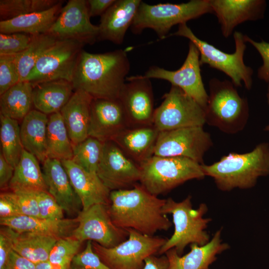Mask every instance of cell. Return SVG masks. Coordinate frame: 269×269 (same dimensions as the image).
Returning <instances> with one entry per match:
<instances>
[{
	"instance_id": "cell-44",
	"label": "cell",
	"mask_w": 269,
	"mask_h": 269,
	"mask_svg": "<svg viewBox=\"0 0 269 269\" xmlns=\"http://www.w3.org/2000/svg\"><path fill=\"white\" fill-rule=\"evenodd\" d=\"M18 232L5 226L0 230V269H3L10 254L13 251L14 242Z\"/></svg>"
},
{
	"instance_id": "cell-14",
	"label": "cell",
	"mask_w": 269,
	"mask_h": 269,
	"mask_svg": "<svg viewBox=\"0 0 269 269\" xmlns=\"http://www.w3.org/2000/svg\"><path fill=\"white\" fill-rule=\"evenodd\" d=\"M200 53L191 42L186 58L181 67L175 71L166 70L156 66L149 68L143 77L164 80L180 88L196 100L205 110L208 94L207 93L201 75Z\"/></svg>"
},
{
	"instance_id": "cell-33",
	"label": "cell",
	"mask_w": 269,
	"mask_h": 269,
	"mask_svg": "<svg viewBox=\"0 0 269 269\" xmlns=\"http://www.w3.org/2000/svg\"><path fill=\"white\" fill-rule=\"evenodd\" d=\"M47 131V158L60 160L71 159L73 146L60 112L48 118Z\"/></svg>"
},
{
	"instance_id": "cell-11",
	"label": "cell",
	"mask_w": 269,
	"mask_h": 269,
	"mask_svg": "<svg viewBox=\"0 0 269 269\" xmlns=\"http://www.w3.org/2000/svg\"><path fill=\"white\" fill-rule=\"evenodd\" d=\"M85 45L73 40H57L41 56L24 81L32 85L65 80L72 82Z\"/></svg>"
},
{
	"instance_id": "cell-36",
	"label": "cell",
	"mask_w": 269,
	"mask_h": 269,
	"mask_svg": "<svg viewBox=\"0 0 269 269\" xmlns=\"http://www.w3.org/2000/svg\"><path fill=\"white\" fill-rule=\"evenodd\" d=\"M104 142L88 136L83 141L73 146L72 160L87 171L97 173L101 159Z\"/></svg>"
},
{
	"instance_id": "cell-8",
	"label": "cell",
	"mask_w": 269,
	"mask_h": 269,
	"mask_svg": "<svg viewBox=\"0 0 269 269\" xmlns=\"http://www.w3.org/2000/svg\"><path fill=\"white\" fill-rule=\"evenodd\" d=\"M213 13L209 0H191L179 4L150 5L141 2L131 26L133 33L139 34L145 28L152 29L160 39L174 25L186 23L206 14Z\"/></svg>"
},
{
	"instance_id": "cell-24",
	"label": "cell",
	"mask_w": 269,
	"mask_h": 269,
	"mask_svg": "<svg viewBox=\"0 0 269 269\" xmlns=\"http://www.w3.org/2000/svg\"><path fill=\"white\" fill-rule=\"evenodd\" d=\"M159 131L153 126L127 127L114 136L113 141L138 165L153 155Z\"/></svg>"
},
{
	"instance_id": "cell-22",
	"label": "cell",
	"mask_w": 269,
	"mask_h": 269,
	"mask_svg": "<svg viewBox=\"0 0 269 269\" xmlns=\"http://www.w3.org/2000/svg\"><path fill=\"white\" fill-rule=\"evenodd\" d=\"M141 1V0H116L101 16L98 40L122 44Z\"/></svg>"
},
{
	"instance_id": "cell-21",
	"label": "cell",
	"mask_w": 269,
	"mask_h": 269,
	"mask_svg": "<svg viewBox=\"0 0 269 269\" xmlns=\"http://www.w3.org/2000/svg\"><path fill=\"white\" fill-rule=\"evenodd\" d=\"M61 162L65 168L71 184L86 210L96 204L108 206L111 191L103 184L97 173L86 171L72 160Z\"/></svg>"
},
{
	"instance_id": "cell-5",
	"label": "cell",
	"mask_w": 269,
	"mask_h": 269,
	"mask_svg": "<svg viewBox=\"0 0 269 269\" xmlns=\"http://www.w3.org/2000/svg\"><path fill=\"white\" fill-rule=\"evenodd\" d=\"M191 199V196L188 195L180 202H176L170 197L166 199L162 212L166 215L171 214L174 230L160 248L158 255H163L174 248L181 256L188 245L203 246L210 241L206 229L211 219L204 217L208 210L207 206L201 203L197 209H194Z\"/></svg>"
},
{
	"instance_id": "cell-4",
	"label": "cell",
	"mask_w": 269,
	"mask_h": 269,
	"mask_svg": "<svg viewBox=\"0 0 269 269\" xmlns=\"http://www.w3.org/2000/svg\"><path fill=\"white\" fill-rule=\"evenodd\" d=\"M209 87L206 123L227 134L243 130L249 117L247 100L239 95L232 81L213 78Z\"/></svg>"
},
{
	"instance_id": "cell-29",
	"label": "cell",
	"mask_w": 269,
	"mask_h": 269,
	"mask_svg": "<svg viewBox=\"0 0 269 269\" xmlns=\"http://www.w3.org/2000/svg\"><path fill=\"white\" fill-rule=\"evenodd\" d=\"M61 0L52 7L0 21V33H24L32 35L47 33L62 8Z\"/></svg>"
},
{
	"instance_id": "cell-31",
	"label": "cell",
	"mask_w": 269,
	"mask_h": 269,
	"mask_svg": "<svg viewBox=\"0 0 269 269\" xmlns=\"http://www.w3.org/2000/svg\"><path fill=\"white\" fill-rule=\"evenodd\" d=\"M33 85L27 81H20L0 97V115L21 121L31 110Z\"/></svg>"
},
{
	"instance_id": "cell-30",
	"label": "cell",
	"mask_w": 269,
	"mask_h": 269,
	"mask_svg": "<svg viewBox=\"0 0 269 269\" xmlns=\"http://www.w3.org/2000/svg\"><path fill=\"white\" fill-rule=\"evenodd\" d=\"M38 161L34 155L23 149L8 185L11 192L37 193L47 191Z\"/></svg>"
},
{
	"instance_id": "cell-38",
	"label": "cell",
	"mask_w": 269,
	"mask_h": 269,
	"mask_svg": "<svg viewBox=\"0 0 269 269\" xmlns=\"http://www.w3.org/2000/svg\"><path fill=\"white\" fill-rule=\"evenodd\" d=\"M82 244L72 236L58 239L50 252L48 261L52 266L71 265Z\"/></svg>"
},
{
	"instance_id": "cell-10",
	"label": "cell",
	"mask_w": 269,
	"mask_h": 269,
	"mask_svg": "<svg viewBox=\"0 0 269 269\" xmlns=\"http://www.w3.org/2000/svg\"><path fill=\"white\" fill-rule=\"evenodd\" d=\"M203 108L180 88L171 86L163 101L154 110L153 126L159 132L180 128L203 127Z\"/></svg>"
},
{
	"instance_id": "cell-18",
	"label": "cell",
	"mask_w": 269,
	"mask_h": 269,
	"mask_svg": "<svg viewBox=\"0 0 269 269\" xmlns=\"http://www.w3.org/2000/svg\"><path fill=\"white\" fill-rule=\"evenodd\" d=\"M127 127L125 112L119 99H93L89 136L104 142Z\"/></svg>"
},
{
	"instance_id": "cell-47",
	"label": "cell",
	"mask_w": 269,
	"mask_h": 269,
	"mask_svg": "<svg viewBox=\"0 0 269 269\" xmlns=\"http://www.w3.org/2000/svg\"><path fill=\"white\" fill-rule=\"evenodd\" d=\"M21 215L13 202L7 196L5 192L0 195V218H8Z\"/></svg>"
},
{
	"instance_id": "cell-46",
	"label": "cell",
	"mask_w": 269,
	"mask_h": 269,
	"mask_svg": "<svg viewBox=\"0 0 269 269\" xmlns=\"http://www.w3.org/2000/svg\"><path fill=\"white\" fill-rule=\"evenodd\" d=\"M36 264L19 255L11 252L3 269H35Z\"/></svg>"
},
{
	"instance_id": "cell-27",
	"label": "cell",
	"mask_w": 269,
	"mask_h": 269,
	"mask_svg": "<svg viewBox=\"0 0 269 269\" xmlns=\"http://www.w3.org/2000/svg\"><path fill=\"white\" fill-rule=\"evenodd\" d=\"M33 85V105L46 115L60 112L75 90L71 82L65 80L46 81Z\"/></svg>"
},
{
	"instance_id": "cell-43",
	"label": "cell",
	"mask_w": 269,
	"mask_h": 269,
	"mask_svg": "<svg viewBox=\"0 0 269 269\" xmlns=\"http://www.w3.org/2000/svg\"><path fill=\"white\" fill-rule=\"evenodd\" d=\"M35 193L40 218L50 220L64 219V210L47 191Z\"/></svg>"
},
{
	"instance_id": "cell-2",
	"label": "cell",
	"mask_w": 269,
	"mask_h": 269,
	"mask_svg": "<svg viewBox=\"0 0 269 269\" xmlns=\"http://www.w3.org/2000/svg\"><path fill=\"white\" fill-rule=\"evenodd\" d=\"M130 70L127 51L103 53L81 52L72 83L93 99L117 100Z\"/></svg>"
},
{
	"instance_id": "cell-39",
	"label": "cell",
	"mask_w": 269,
	"mask_h": 269,
	"mask_svg": "<svg viewBox=\"0 0 269 269\" xmlns=\"http://www.w3.org/2000/svg\"><path fill=\"white\" fill-rule=\"evenodd\" d=\"M34 36L24 33H0V55L20 53L28 47Z\"/></svg>"
},
{
	"instance_id": "cell-7",
	"label": "cell",
	"mask_w": 269,
	"mask_h": 269,
	"mask_svg": "<svg viewBox=\"0 0 269 269\" xmlns=\"http://www.w3.org/2000/svg\"><path fill=\"white\" fill-rule=\"evenodd\" d=\"M171 36H182L192 42L199 52L201 66L208 64L211 68L223 72L231 79L236 87H241L243 82L247 89H251L253 70L244 61L246 42L245 35L241 32L235 31L234 33L235 51L231 54L225 53L197 37L186 23L179 25L177 30L166 37Z\"/></svg>"
},
{
	"instance_id": "cell-17",
	"label": "cell",
	"mask_w": 269,
	"mask_h": 269,
	"mask_svg": "<svg viewBox=\"0 0 269 269\" xmlns=\"http://www.w3.org/2000/svg\"><path fill=\"white\" fill-rule=\"evenodd\" d=\"M119 97L128 127L153 126L154 98L149 79L141 75L127 77Z\"/></svg>"
},
{
	"instance_id": "cell-42",
	"label": "cell",
	"mask_w": 269,
	"mask_h": 269,
	"mask_svg": "<svg viewBox=\"0 0 269 269\" xmlns=\"http://www.w3.org/2000/svg\"><path fill=\"white\" fill-rule=\"evenodd\" d=\"M21 215L40 217L35 193L5 192Z\"/></svg>"
},
{
	"instance_id": "cell-35",
	"label": "cell",
	"mask_w": 269,
	"mask_h": 269,
	"mask_svg": "<svg viewBox=\"0 0 269 269\" xmlns=\"http://www.w3.org/2000/svg\"><path fill=\"white\" fill-rule=\"evenodd\" d=\"M57 40L48 33L34 35L24 51L16 54L15 60L20 81H24L44 53Z\"/></svg>"
},
{
	"instance_id": "cell-52",
	"label": "cell",
	"mask_w": 269,
	"mask_h": 269,
	"mask_svg": "<svg viewBox=\"0 0 269 269\" xmlns=\"http://www.w3.org/2000/svg\"><path fill=\"white\" fill-rule=\"evenodd\" d=\"M51 269H72L71 265L66 266H52Z\"/></svg>"
},
{
	"instance_id": "cell-1",
	"label": "cell",
	"mask_w": 269,
	"mask_h": 269,
	"mask_svg": "<svg viewBox=\"0 0 269 269\" xmlns=\"http://www.w3.org/2000/svg\"><path fill=\"white\" fill-rule=\"evenodd\" d=\"M110 201L108 211L118 227L154 236L172 227L171 222L162 212L166 199L152 195L139 183L131 189L111 191Z\"/></svg>"
},
{
	"instance_id": "cell-51",
	"label": "cell",
	"mask_w": 269,
	"mask_h": 269,
	"mask_svg": "<svg viewBox=\"0 0 269 269\" xmlns=\"http://www.w3.org/2000/svg\"><path fill=\"white\" fill-rule=\"evenodd\" d=\"M52 265L49 261L42 262L36 264L35 269H51Z\"/></svg>"
},
{
	"instance_id": "cell-50",
	"label": "cell",
	"mask_w": 269,
	"mask_h": 269,
	"mask_svg": "<svg viewBox=\"0 0 269 269\" xmlns=\"http://www.w3.org/2000/svg\"><path fill=\"white\" fill-rule=\"evenodd\" d=\"M168 260L165 255L159 257L152 255L145 260L143 269H168Z\"/></svg>"
},
{
	"instance_id": "cell-13",
	"label": "cell",
	"mask_w": 269,
	"mask_h": 269,
	"mask_svg": "<svg viewBox=\"0 0 269 269\" xmlns=\"http://www.w3.org/2000/svg\"><path fill=\"white\" fill-rule=\"evenodd\" d=\"M78 225L71 236L83 243L96 242L106 248L114 247L129 237L127 229L117 227L109 214L107 205L94 204L82 210L77 216Z\"/></svg>"
},
{
	"instance_id": "cell-48",
	"label": "cell",
	"mask_w": 269,
	"mask_h": 269,
	"mask_svg": "<svg viewBox=\"0 0 269 269\" xmlns=\"http://www.w3.org/2000/svg\"><path fill=\"white\" fill-rule=\"evenodd\" d=\"M14 167L0 153V187L3 189L8 187L9 183L13 176Z\"/></svg>"
},
{
	"instance_id": "cell-16",
	"label": "cell",
	"mask_w": 269,
	"mask_h": 269,
	"mask_svg": "<svg viewBox=\"0 0 269 269\" xmlns=\"http://www.w3.org/2000/svg\"><path fill=\"white\" fill-rule=\"evenodd\" d=\"M97 174L111 191L133 188L140 179L139 165L131 159L112 140L104 142Z\"/></svg>"
},
{
	"instance_id": "cell-49",
	"label": "cell",
	"mask_w": 269,
	"mask_h": 269,
	"mask_svg": "<svg viewBox=\"0 0 269 269\" xmlns=\"http://www.w3.org/2000/svg\"><path fill=\"white\" fill-rule=\"evenodd\" d=\"M115 1L116 0H88L90 17L102 16Z\"/></svg>"
},
{
	"instance_id": "cell-26",
	"label": "cell",
	"mask_w": 269,
	"mask_h": 269,
	"mask_svg": "<svg viewBox=\"0 0 269 269\" xmlns=\"http://www.w3.org/2000/svg\"><path fill=\"white\" fill-rule=\"evenodd\" d=\"M78 223L77 217L73 219L50 220L20 215L0 219L1 226L7 227L19 233L44 234L54 236L58 239L71 236Z\"/></svg>"
},
{
	"instance_id": "cell-54",
	"label": "cell",
	"mask_w": 269,
	"mask_h": 269,
	"mask_svg": "<svg viewBox=\"0 0 269 269\" xmlns=\"http://www.w3.org/2000/svg\"><path fill=\"white\" fill-rule=\"evenodd\" d=\"M265 130L269 132V125L266 127Z\"/></svg>"
},
{
	"instance_id": "cell-28",
	"label": "cell",
	"mask_w": 269,
	"mask_h": 269,
	"mask_svg": "<svg viewBox=\"0 0 269 269\" xmlns=\"http://www.w3.org/2000/svg\"><path fill=\"white\" fill-rule=\"evenodd\" d=\"M48 118L37 110H31L22 120L20 136L24 149L43 163L47 158V131Z\"/></svg>"
},
{
	"instance_id": "cell-40",
	"label": "cell",
	"mask_w": 269,
	"mask_h": 269,
	"mask_svg": "<svg viewBox=\"0 0 269 269\" xmlns=\"http://www.w3.org/2000/svg\"><path fill=\"white\" fill-rule=\"evenodd\" d=\"M15 55H0V95L20 82Z\"/></svg>"
},
{
	"instance_id": "cell-45",
	"label": "cell",
	"mask_w": 269,
	"mask_h": 269,
	"mask_svg": "<svg viewBox=\"0 0 269 269\" xmlns=\"http://www.w3.org/2000/svg\"><path fill=\"white\" fill-rule=\"evenodd\" d=\"M246 42L251 44L258 51L263 59V65L258 70L259 79L269 82V43L264 40L257 42L245 35Z\"/></svg>"
},
{
	"instance_id": "cell-34",
	"label": "cell",
	"mask_w": 269,
	"mask_h": 269,
	"mask_svg": "<svg viewBox=\"0 0 269 269\" xmlns=\"http://www.w3.org/2000/svg\"><path fill=\"white\" fill-rule=\"evenodd\" d=\"M18 122L0 115L1 153L14 168L18 164L24 149Z\"/></svg>"
},
{
	"instance_id": "cell-20",
	"label": "cell",
	"mask_w": 269,
	"mask_h": 269,
	"mask_svg": "<svg viewBox=\"0 0 269 269\" xmlns=\"http://www.w3.org/2000/svg\"><path fill=\"white\" fill-rule=\"evenodd\" d=\"M42 164V172L48 192L67 214L78 216L82 209V204L61 161L47 158Z\"/></svg>"
},
{
	"instance_id": "cell-19",
	"label": "cell",
	"mask_w": 269,
	"mask_h": 269,
	"mask_svg": "<svg viewBox=\"0 0 269 269\" xmlns=\"http://www.w3.org/2000/svg\"><path fill=\"white\" fill-rule=\"evenodd\" d=\"M209 2L225 38L232 34L238 25L263 18L266 7L264 0H209Z\"/></svg>"
},
{
	"instance_id": "cell-53",
	"label": "cell",
	"mask_w": 269,
	"mask_h": 269,
	"mask_svg": "<svg viewBox=\"0 0 269 269\" xmlns=\"http://www.w3.org/2000/svg\"><path fill=\"white\" fill-rule=\"evenodd\" d=\"M267 98L268 103L269 105V85H268V92L267 93Z\"/></svg>"
},
{
	"instance_id": "cell-12",
	"label": "cell",
	"mask_w": 269,
	"mask_h": 269,
	"mask_svg": "<svg viewBox=\"0 0 269 269\" xmlns=\"http://www.w3.org/2000/svg\"><path fill=\"white\" fill-rule=\"evenodd\" d=\"M210 134L203 127H193L159 132L153 155L184 157L203 164L205 153L212 146Z\"/></svg>"
},
{
	"instance_id": "cell-32",
	"label": "cell",
	"mask_w": 269,
	"mask_h": 269,
	"mask_svg": "<svg viewBox=\"0 0 269 269\" xmlns=\"http://www.w3.org/2000/svg\"><path fill=\"white\" fill-rule=\"evenodd\" d=\"M56 237L44 234L19 233L15 239L13 250L32 263L48 261L50 252L58 240Z\"/></svg>"
},
{
	"instance_id": "cell-15",
	"label": "cell",
	"mask_w": 269,
	"mask_h": 269,
	"mask_svg": "<svg viewBox=\"0 0 269 269\" xmlns=\"http://www.w3.org/2000/svg\"><path fill=\"white\" fill-rule=\"evenodd\" d=\"M87 0H69L48 31L57 40H73L83 44L98 40V25L90 21Z\"/></svg>"
},
{
	"instance_id": "cell-6",
	"label": "cell",
	"mask_w": 269,
	"mask_h": 269,
	"mask_svg": "<svg viewBox=\"0 0 269 269\" xmlns=\"http://www.w3.org/2000/svg\"><path fill=\"white\" fill-rule=\"evenodd\" d=\"M139 184L153 195L165 194L184 182L206 176L202 164L184 157L152 155L140 165Z\"/></svg>"
},
{
	"instance_id": "cell-25",
	"label": "cell",
	"mask_w": 269,
	"mask_h": 269,
	"mask_svg": "<svg viewBox=\"0 0 269 269\" xmlns=\"http://www.w3.org/2000/svg\"><path fill=\"white\" fill-rule=\"evenodd\" d=\"M93 99L86 92L75 90L70 100L60 112L73 146L89 136Z\"/></svg>"
},
{
	"instance_id": "cell-37",
	"label": "cell",
	"mask_w": 269,
	"mask_h": 269,
	"mask_svg": "<svg viewBox=\"0 0 269 269\" xmlns=\"http://www.w3.org/2000/svg\"><path fill=\"white\" fill-rule=\"evenodd\" d=\"M61 0H0V21L33 12L48 9Z\"/></svg>"
},
{
	"instance_id": "cell-23",
	"label": "cell",
	"mask_w": 269,
	"mask_h": 269,
	"mask_svg": "<svg viewBox=\"0 0 269 269\" xmlns=\"http://www.w3.org/2000/svg\"><path fill=\"white\" fill-rule=\"evenodd\" d=\"M221 234L220 229L204 245L191 244L190 251L183 256L174 248L168 250L165 253L169 263L168 269H209L217 256L230 248L227 243L222 242Z\"/></svg>"
},
{
	"instance_id": "cell-3",
	"label": "cell",
	"mask_w": 269,
	"mask_h": 269,
	"mask_svg": "<svg viewBox=\"0 0 269 269\" xmlns=\"http://www.w3.org/2000/svg\"><path fill=\"white\" fill-rule=\"evenodd\" d=\"M202 167L205 176L212 177L222 191L252 188L259 177L269 174V144L262 142L246 153L231 152Z\"/></svg>"
},
{
	"instance_id": "cell-9",
	"label": "cell",
	"mask_w": 269,
	"mask_h": 269,
	"mask_svg": "<svg viewBox=\"0 0 269 269\" xmlns=\"http://www.w3.org/2000/svg\"><path fill=\"white\" fill-rule=\"evenodd\" d=\"M128 239L112 248L92 242L94 252L111 269H143L147 257L158 254L167 239L127 229Z\"/></svg>"
},
{
	"instance_id": "cell-41",
	"label": "cell",
	"mask_w": 269,
	"mask_h": 269,
	"mask_svg": "<svg viewBox=\"0 0 269 269\" xmlns=\"http://www.w3.org/2000/svg\"><path fill=\"white\" fill-rule=\"evenodd\" d=\"M71 268L72 269H111L94 252L91 241H88L85 249L74 257Z\"/></svg>"
}]
</instances>
